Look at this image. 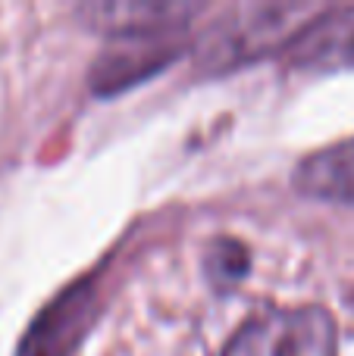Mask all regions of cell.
Listing matches in <instances>:
<instances>
[{"instance_id":"obj_4","label":"cell","mask_w":354,"mask_h":356,"mask_svg":"<svg viewBox=\"0 0 354 356\" xmlns=\"http://www.w3.org/2000/svg\"><path fill=\"white\" fill-rule=\"evenodd\" d=\"M295 188L323 200L354 203V138L307 156L295 169Z\"/></svg>"},{"instance_id":"obj_2","label":"cell","mask_w":354,"mask_h":356,"mask_svg":"<svg viewBox=\"0 0 354 356\" xmlns=\"http://www.w3.org/2000/svg\"><path fill=\"white\" fill-rule=\"evenodd\" d=\"M295 63L317 69H336L354 63V6L326 13L292 44Z\"/></svg>"},{"instance_id":"obj_5","label":"cell","mask_w":354,"mask_h":356,"mask_svg":"<svg viewBox=\"0 0 354 356\" xmlns=\"http://www.w3.org/2000/svg\"><path fill=\"white\" fill-rule=\"evenodd\" d=\"M192 13L194 6L188 3H94L85 6L82 16L110 35H151L185 22Z\"/></svg>"},{"instance_id":"obj_3","label":"cell","mask_w":354,"mask_h":356,"mask_svg":"<svg viewBox=\"0 0 354 356\" xmlns=\"http://www.w3.org/2000/svg\"><path fill=\"white\" fill-rule=\"evenodd\" d=\"M301 6H254L248 10V22H229L220 25L210 35V50L217 56V63H232L236 56L254 54V47L270 44L286 31L282 19H298Z\"/></svg>"},{"instance_id":"obj_1","label":"cell","mask_w":354,"mask_h":356,"mask_svg":"<svg viewBox=\"0 0 354 356\" xmlns=\"http://www.w3.org/2000/svg\"><path fill=\"white\" fill-rule=\"evenodd\" d=\"M223 356H339V332L323 307H267L232 334Z\"/></svg>"}]
</instances>
